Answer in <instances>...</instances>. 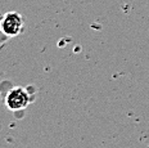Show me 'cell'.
<instances>
[{
	"instance_id": "6da1fadb",
	"label": "cell",
	"mask_w": 149,
	"mask_h": 148,
	"mask_svg": "<svg viewBox=\"0 0 149 148\" xmlns=\"http://www.w3.org/2000/svg\"><path fill=\"white\" fill-rule=\"evenodd\" d=\"M23 17L17 12H8L0 21V30L7 36H17L22 32Z\"/></svg>"
},
{
	"instance_id": "7a4b0ae2",
	"label": "cell",
	"mask_w": 149,
	"mask_h": 148,
	"mask_svg": "<svg viewBox=\"0 0 149 148\" xmlns=\"http://www.w3.org/2000/svg\"><path fill=\"white\" fill-rule=\"evenodd\" d=\"M30 97L23 88H14L8 93L5 98V106L10 111H19L29 106Z\"/></svg>"
}]
</instances>
